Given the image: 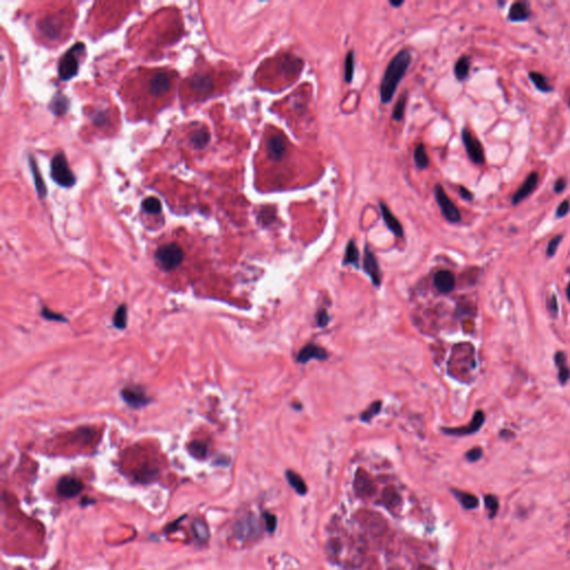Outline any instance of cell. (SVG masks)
I'll list each match as a JSON object with an SVG mask.
<instances>
[{
  "label": "cell",
  "instance_id": "cell-1",
  "mask_svg": "<svg viewBox=\"0 0 570 570\" xmlns=\"http://www.w3.org/2000/svg\"><path fill=\"white\" fill-rule=\"evenodd\" d=\"M175 84V74L168 71H142L131 78L126 88V99L137 110L152 112L156 106L166 103Z\"/></svg>",
  "mask_w": 570,
  "mask_h": 570
},
{
  "label": "cell",
  "instance_id": "cell-2",
  "mask_svg": "<svg viewBox=\"0 0 570 570\" xmlns=\"http://www.w3.org/2000/svg\"><path fill=\"white\" fill-rule=\"evenodd\" d=\"M411 60V53L408 49H403L389 62L380 84V99L382 104H389L391 102L399 84L409 70Z\"/></svg>",
  "mask_w": 570,
  "mask_h": 570
},
{
  "label": "cell",
  "instance_id": "cell-3",
  "mask_svg": "<svg viewBox=\"0 0 570 570\" xmlns=\"http://www.w3.org/2000/svg\"><path fill=\"white\" fill-rule=\"evenodd\" d=\"M155 260L163 271H173L183 262L184 250L175 242L163 244L156 250Z\"/></svg>",
  "mask_w": 570,
  "mask_h": 570
},
{
  "label": "cell",
  "instance_id": "cell-4",
  "mask_svg": "<svg viewBox=\"0 0 570 570\" xmlns=\"http://www.w3.org/2000/svg\"><path fill=\"white\" fill-rule=\"evenodd\" d=\"M52 176L56 183L64 187L75 184V176L70 170L64 154H57L52 162Z\"/></svg>",
  "mask_w": 570,
  "mask_h": 570
},
{
  "label": "cell",
  "instance_id": "cell-5",
  "mask_svg": "<svg viewBox=\"0 0 570 570\" xmlns=\"http://www.w3.org/2000/svg\"><path fill=\"white\" fill-rule=\"evenodd\" d=\"M435 196L444 218L450 223H459L461 221L460 211L454 205L452 200L449 198L447 193L444 192L443 187L440 184H437L435 186Z\"/></svg>",
  "mask_w": 570,
  "mask_h": 570
},
{
  "label": "cell",
  "instance_id": "cell-6",
  "mask_svg": "<svg viewBox=\"0 0 570 570\" xmlns=\"http://www.w3.org/2000/svg\"><path fill=\"white\" fill-rule=\"evenodd\" d=\"M462 142L465 145L466 152L469 158L472 163L477 165H481L485 163V150L480 141L472 135L468 128L462 129Z\"/></svg>",
  "mask_w": 570,
  "mask_h": 570
},
{
  "label": "cell",
  "instance_id": "cell-7",
  "mask_svg": "<svg viewBox=\"0 0 570 570\" xmlns=\"http://www.w3.org/2000/svg\"><path fill=\"white\" fill-rule=\"evenodd\" d=\"M84 49V46L81 43H77L73 49L68 52L65 57L61 59L59 65V76L61 79L67 80L72 78L75 74L77 73L78 70V58L77 56L80 54V50Z\"/></svg>",
  "mask_w": 570,
  "mask_h": 570
},
{
  "label": "cell",
  "instance_id": "cell-8",
  "mask_svg": "<svg viewBox=\"0 0 570 570\" xmlns=\"http://www.w3.org/2000/svg\"><path fill=\"white\" fill-rule=\"evenodd\" d=\"M122 398L131 408H143L150 402L145 390L142 386H126L122 390Z\"/></svg>",
  "mask_w": 570,
  "mask_h": 570
},
{
  "label": "cell",
  "instance_id": "cell-9",
  "mask_svg": "<svg viewBox=\"0 0 570 570\" xmlns=\"http://www.w3.org/2000/svg\"><path fill=\"white\" fill-rule=\"evenodd\" d=\"M286 142L284 137L279 134H273L266 142V154L272 162H280L286 154Z\"/></svg>",
  "mask_w": 570,
  "mask_h": 570
},
{
  "label": "cell",
  "instance_id": "cell-10",
  "mask_svg": "<svg viewBox=\"0 0 570 570\" xmlns=\"http://www.w3.org/2000/svg\"><path fill=\"white\" fill-rule=\"evenodd\" d=\"M484 422H485L484 412L477 411L474 413L472 421L469 425H466V427H460V428H443L442 431L446 435H450V436H457V437L468 436L478 432L481 429L482 425H484Z\"/></svg>",
  "mask_w": 570,
  "mask_h": 570
},
{
  "label": "cell",
  "instance_id": "cell-11",
  "mask_svg": "<svg viewBox=\"0 0 570 570\" xmlns=\"http://www.w3.org/2000/svg\"><path fill=\"white\" fill-rule=\"evenodd\" d=\"M363 268L367 272L369 277L371 278L373 284L375 286L381 285V271L377 258H375L374 253L366 246L364 248V256H363Z\"/></svg>",
  "mask_w": 570,
  "mask_h": 570
},
{
  "label": "cell",
  "instance_id": "cell-12",
  "mask_svg": "<svg viewBox=\"0 0 570 570\" xmlns=\"http://www.w3.org/2000/svg\"><path fill=\"white\" fill-rule=\"evenodd\" d=\"M84 489V484L79 479L74 477L61 478L57 485V491L61 497L73 498L77 496Z\"/></svg>",
  "mask_w": 570,
  "mask_h": 570
},
{
  "label": "cell",
  "instance_id": "cell-13",
  "mask_svg": "<svg viewBox=\"0 0 570 570\" xmlns=\"http://www.w3.org/2000/svg\"><path fill=\"white\" fill-rule=\"evenodd\" d=\"M539 183V175L537 172H532L529 174V176L526 178L522 185L519 187V190L513 194L512 196V205H517L525 198H527L530 194L536 190V187Z\"/></svg>",
  "mask_w": 570,
  "mask_h": 570
},
{
  "label": "cell",
  "instance_id": "cell-14",
  "mask_svg": "<svg viewBox=\"0 0 570 570\" xmlns=\"http://www.w3.org/2000/svg\"><path fill=\"white\" fill-rule=\"evenodd\" d=\"M259 534V523L254 518H245L235 525V536L241 540H248Z\"/></svg>",
  "mask_w": 570,
  "mask_h": 570
},
{
  "label": "cell",
  "instance_id": "cell-15",
  "mask_svg": "<svg viewBox=\"0 0 570 570\" xmlns=\"http://www.w3.org/2000/svg\"><path fill=\"white\" fill-rule=\"evenodd\" d=\"M379 205H380L382 218H383L386 227L389 229L397 237H403L404 231H403L402 224H401L398 218L393 215V213L389 209V206H387L384 202H380Z\"/></svg>",
  "mask_w": 570,
  "mask_h": 570
},
{
  "label": "cell",
  "instance_id": "cell-16",
  "mask_svg": "<svg viewBox=\"0 0 570 570\" xmlns=\"http://www.w3.org/2000/svg\"><path fill=\"white\" fill-rule=\"evenodd\" d=\"M312 359H317V360H321L324 361L328 359V353L327 351L324 349L320 348L315 346V344H308V346H305L302 350L300 351L299 354H298V362L301 363V364H304V363H308L310 360Z\"/></svg>",
  "mask_w": 570,
  "mask_h": 570
},
{
  "label": "cell",
  "instance_id": "cell-17",
  "mask_svg": "<svg viewBox=\"0 0 570 570\" xmlns=\"http://www.w3.org/2000/svg\"><path fill=\"white\" fill-rule=\"evenodd\" d=\"M434 282H435V285L437 287V290L439 291L440 293L448 294V293L452 292L454 290L455 279H454V275L451 273L450 271L442 270V271L437 272L435 274Z\"/></svg>",
  "mask_w": 570,
  "mask_h": 570
},
{
  "label": "cell",
  "instance_id": "cell-18",
  "mask_svg": "<svg viewBox=\"0 0 570 570\" xmlns=\"http://www.w3.org/2000/svg\"><path fill=\"white\" fill-rule=\"evenodd\" d=\"M191 88L197 95H208L213 92V78L209 74H196L191 81Z\"/></svg>",
  "mask_w": 570,
  "mask_h": 570
},
{
  "label": "cell",
  "instance_id": "cell-19",
  "mask_svg": "<svg viewBox=\"0 0 570 570\" xmlns=\"http://www.w3.org/2000/svg\"><path fill=\"white\" fill-rule=\"evenodd\" d=\"M531 15L530 5L526 2H517L510 6L508 19L512 22H520L529 19Z\"/></svg>",
  "mask_w": 570,
  "mask_h": 570
},
{
  "label": "cell",
  "instance_id": "cell-20",
  "mask_svg": "<svg viewBox=\"0 0 570 570\" xmlns=\"http://www.w3.org/2000/svg\"><path fill=\"white\" fill-rule=\"evenodd\" d=\"M192 530L193 535L195 537V539L200 543H206L210 539V530L208 525L203 520V519H195L192 523Z\"/></svg>",
  "mask_w": 570,
  "mask_h": 570
},
{
  "label": "cell",
  "instance_id": "cell-21",
  "mask_svg": "<svg viewBox=\"0 0 570 570\" xmlns=\"http://www.w3.org/2000/svg\"><path fill=\"white\" fill-rule=\"evenodd\" d=\"M282 71L284 74L290 75V76H295L301 73V70L303 68V61L298 57H293V56H287V57L282 61Z\"/></svg>",
  "mask_w": 570,
  "mask_h": 570
},
{
  "label": "cell",
  "instance_id": "cell-22",
  "mask_svg": "<svg viewBox=\"0 0 570 570\" xmlns=\"http://www.w3.org/2000/svg\"><path fill=\"white\" fill-rule=\"evenodd\" d=\"M413 161H415V164L418 170H425V168L429 167L430 161L424 144L421 143L417 145L415 152H413Z\"/></svg>",
  "mask_w": 570,
  "mask_h": 570
},
{
  "label": "cell",
  "instance_id": "cell-23",
  "mask_svg": "<svg viewBox=\"0 0 570 570\" xmlns=\"http://www.w3.org/2000/svg\"><path fill=\"white\" fill-rule=\"evenodd\" d=\"M469 72H470V58L468 56H462L454 65V76L459 81H462L469 76Z\"/></svg>",
  "mask_w": 570,
  "mask_h": 570
},
{
  "label": "cell",
  "instance_id": "cell-24",
  "mask_svg": "<svg viewBox=\"0 0 570 570\" xmlns=\"http://www.w3.org/2000/svg\"><path fill=\"white\" fill-rule=\"evenodd\" d=\"M454 496L457 497V499L459 500V503L461 504V506L463 507L465 509H475L477 507L479 506V500L478 498L474 496V494L471 493H468L465 491H460V490H453Z\"/></svg>",
  "mask_w": 570,
  "mask_h": 570
},
{
  "label": "cell",
  "instance_id": "cell-25",
  "mask_svg": "<svg viewBox=\"0 0 570 570\" xmlns=\"http://www.w3.org/2000/svg\"><path fill=\"white\" fill-rule=\"evenodd\" d=\"M556 364L558 367L559 370V381L561 384H565L566 382L570 379V369L567 364L566 355L563 352H558L555 356Z\"/></svg>",
  "mask_w": 570,
  "mask_h": 570
},
{
  "label": "cell",
  "instance_id": "cell-26",
  "mask_svg": "<svg viewBox=\"0 0 570 570\" xmlns=\"http://www.w3.org/2000/svg\"><path fill=\"white\" fill-rule=\"evenodd\" d=\"M355 70V54L354 50H350L344 59V80L346 83H352Z\"/></svg>",
  "mask_w": 570,
  "mask_h": 570
},
{
  "label": "cell",
  "instance_id": "cell-27",
  "mask_svg": "<svg viewBox=\"0 0 570 570\" xmlns=\"http://www.w3.org/2000/svg\"><path fill=\"white\" fill-rule=\"evenodd\" d=\"M359 261H360V253H359V249L358 246H356V244L353 240H351L348 243V246H347V250H346V256H344V260H343V264H352L355 266H359Z\"/></svg>",
  "mask_w": 570,
  "mask_h": 570
},
{
  "label": "cell",
  "instance_id": "cell-28",
  "mask_svg": "<svg viewBox=\"0 0 570 570\" xmlns=\"http://www.w3.org/2000/svg\"><path fill=\"white\" fill-rule=\"evenodd\" d=\"M210 140H211V136L209 131L205 128H198L194 131L193 135L191 136V144L194 148L200 149L205 147V145L210 142Z\"/></svg>",
  "mask_w": 570,
  "mask_h": 570
},
{
  "label": "cell",
  "instance_id": "cell-29",
  "mask_svg": "<svg viewBox=\"0 0 570 570\" xmlns=\"http://www.w3.org/2000/svg\"><path fill=\"white\" fill-rule=\"evenodd\" d=\"M529 78L531 79L532 83H534V85L540 92L550 93V92L554 90L553 86L549 84V81H548L547 77L544 76V75L538 73V72H530L529 73Z\"/></svg>",
  "mask_w": 570,
  "mask_h": 570
},
{
  "label": "cell",
  "instance_id": "cell-30",
  "mask_svg": "<svg viewBox=\"0 0 570 570\" xmlns=\"http://www.w3.org/2000/svg\"><path fill=\"white\" fill-rule=\"evenodd\" d=\"M286 479L289 481V484L295 489L299 494H305L308 492V487H306L304 480L301 475L295 473L292 470L286 471Z\"/></svg>",
  "mask_w": 570,
  "mask_h": 570
},
{
  "label": "cell",
  "instance_id": "cell-31",
  "mask_svg": "<svg viewBox=\"0 0 570 570\" xmlns=\"http://www.w3.org/2000/svg\"><path fill=\"white\" fill-rule=\"evenodd\" d=\"M189 451L193 457H195V458L204 459L208 457L209 449L208 446H206V443L202 441H193L189 444Z\"/></svg>",
  "mask_w": 570,
  "mask_h": 570
},
{
  "label": "cell",
  "instance_id": "cell-32",
  "mask_svg": "<svg viewBox=\"0 0 570 570\" xmlns=\"http://www.w3.org/2000/svg\"><path fill=\"white\" fill-rule=\"evenodd\" d=\"M406 93H403L398 99V102L394 105V108L392 111V118L396 122H401L404 118V111H405V105H406Z\"/></svg>",
  "mask_w": 570,
  "mask_h": 570
},
{
  "label": "cell",
  "instance_id": "cell-33",
  "mask_svg": "<svg viewBox=\"0 0 570 570\" xmlns=\"http://www.w3.org/2000/svg\"><path fill=\"white\" fill-rule=\"evenodd\" d=\"M275 217H277V212H275V209L273 206H264V208L261 209L259 218H260V222L264 225V226L272 224L275 220Z\"/></svg>",
  "mask_w": 570,
  "mask_h": 570
},
{
  "label": "cell",
  "instance_id": "cell-34",
  "mask_svg": "<svg viewBox=\"0 0 570 570\" xmlns=\"http://www.w3.org/2000/svg\"><path fill=\"white\" fill-rule=\"evenodd\" d=\"M127 324V308L126 305H121L115 312L114 327L117 329H125Z\"/></svg>",
  "mask_w": 570,
  "mask_h": 570
},
{
  "label": "cell",
  "instance_id": "cell-35",
  "mask_svg": "<svg viewBox=\"0 0 570 570\" xmlns=\"http://www.w3.org/2000/svg\"><path fill=\"white\" fill-rule=\"evenodd\" d=\"M143 208L145 212L149 214H159L162 211V205L159 200L155 197H148L143 202Z\"/></svg>",
  "mask_w": 570,
  "mask_h": 570
},
{
  "label": "cell",
  "instance_id": "cell-36",
  "mask_svg": "<svg viewBox=\"0 0 570 570\" xmlns=\"http://www.w3.org/2000/svg\"><path fill=\"white\" fill-rule=\"evenodd\" d=\"M485 505L487 510L489 511V518H494L499 510V501L493 494H488L485 497Z\"/></svg>",
  "mask_w": 570,
  "mask_h": 570
},
{
  "label": "cell",
  "instance_id": "cell-37",
  "mask_svg": "<svg viewBox=\"0 0 570 570\" xmlns=\"http://www.w3.org/2000/svg\"><path fill=\"white\" fill-rule=\"evenodd\" d=\"M381 405H382V403L380 402V401H377V402L372 403L364 412L362 413L361 420L364 421V422H369L370 420H372V419L375 416L379 415V412L381 410Z\"/></svg>",
  "mask_w": 570,
  "mask_h": 570
},
{
  "label": "cell",
  "instance_id": "cell-38",
  "mask_svg": "<svg viewBox=\"0 0 570 570\" xmlns=\"http://www.w3.org/2000/svg\"><path fill=\"white\" fill-rule=\"evenodd\" d=\"M356 488H358L359 491H361V493L366 494H371L374 490L372 482L366 475H361V477L356 478Z\"/></svg>",
  "mask_w": 570,
  "mask_h": 570
},
{
  "label": "cell",
  "instance_id": "cell-39",
  "mask_svg": "<svg viewBox=\"0 0 570 570\" xmlns=\"http://www.w3.org/2000/svg\"><path fill=\"white\" fill-rule=\"evenodd\" d=\"M263 517H264V520H265V526H266V530L270 532V534H273L277 529V517L270 512H264L263 513Z\"/></svg>",
  "mask_w": 570,
  "mask_h": 570
},
{
  "label": "cell",
  "instance_id": "cell-40",
  "mask_svg": "<svg viewBox=\"0 0 570 570\" xmlns=\"http://www.w3.org/2000/svg\"><path fill=\"white\" fill-rule=\"evenodd\" d=\"M561 240H562V235H557L549 242L548 247H547V255L549 256V258H551V256H554L556 254L557 248H558Z\"/></svg>",
  "mask_w": 570,
  "mask_h": 570
},
{
  "label": "cell",
  "instance_id": "cell-41",
  "mask_svg": "<svg viewBox=\"0 0 570 570\" xmlns=\"http://www.w3.org/2000/svg\"><path fill=\"white\" fill-rule=\"evenodd\" d=\"M482 457V449L481 448H472L471 450H469L468 452L466 453V458L469 462H475L481 459Z\"/></svg>",
  "mask_w": 570,
  "mask_h": 570
},
{
  "label": "cell",
  "instance_id": "cell-42",
  "mask_svg": "<svg viewBox=\"0 0 570 570\" xmlns=\"http://www.w3.org/2000/svg\"><path fill=\"white\" fill-rule=\"evenodd\" d=\"M569 210H570V203H569V200H567V199H566V200H563V202H561V203L559 204L558 209H557V211H556V216H557V217H563V216H566V215L568 214Z\"/></svg>",
  "mask_w": 570,
  "mask_h": 570
},
{
  "label": "cell",
  "instance_id": "cell-43",
  "mask_svg": "<svg viewBox=\"0 0 570 570\" xmlns=\"http://www.w3.org/2000/svg\"><path fill=\"white\" fill-rule=\"evenodd\" d=\"M316 320H317V324L320 325V327H327L329 323V314L327 310L318 311L316 314Z\"/></svg>",
  "mask_w": 570,
  "mask_h": 570
},
{
  "label": "cell",
  "instance_id": "cell-44",
  "mask_svg": "<svg viewBox=\"0 0 570 570\" xmlns=\"http://www.w3.org/2000/svg\"><path fill=\"white\" fill-rule=\"evenodd\" d=\"M566 185H567L566 179L562 178V177H559L558 179L555 181V185H554L555 193H561V192L565 191Z\"/></svg>",
  "mask_w": 570,
  "mask_h": 570
},
{
  "label": "cell",
  "instance_id": "cell-45",
  "mask_svg": "<svg viewBox=\"0 0 570 570\" xmlns=\"http://www.w3.org/2000/svg\"><path fill=\"white\" fill-rule=\"evenodd\" d=\"M459 194H460V196L466 200H472L473 199V194L463 186L459 187Z\"/></svg>",
  "mask_w": 570,
  "mask_h": 570
},
{
  "label": "cell",
  "instance_id": "cell-46",
  "mask_svg": "<svg viewBox=\"0 0 570 570\" xmlns=\"http://www.w3.org/2000/svg\"><path fill=\"white\" fill-rule=\"evenodd\" d=\"M185 518H186V516H183V517H181V518L177 519V520H175L174 522L170 523V525H168V527H167V529H166V530H167V531H170V532H171V531H173V530H175V529H176V528H177V526H176V525H179V523L181 522V521H183V520H184V519H185Z\"/></svg>",
  "mask_w": 570,
  "mask_h": 570
},
{
  "label": "cell",
  "instance_id": "cell-47",
  "mask_svg": "<svg viewBox=\"0 0 570 570\" xmlns=\"http://www.w3.org/2000/svg\"><path fill=\"white\" fill-rule=\"evenodd\" d=\"M404 4V2H390V5L394 8H399Z\"/></svg>",
  "mask_w": 570,
  "mask_h": 570
},
{
  "label": "cell",
  "instance_id": "cell-48",
  "mask_svg": "<svg viewBox=\"0 0 570 570\" xmlns=\"http://www.w3.org/2000/svg\"><path fill=\"white\" fill-rule=\"evenodd\" d=\"M567 297H568V299H569V301H570V284H569L568 287H567Z\"/></svg>",
  "mask_w": 570,
  "mask_h": 570
},
{
  "label": "cell",
  "instance_id": "cell-49",
  "mask_svg": "<svg viewBox=\"0 0 570 570\" xmlns=\"http://www.w3.org/2000/svg\"><path fill=\"white\" fill-rule=\"evenodd\" d=\"M569 107H570V99H569Z\"/></svg>",
  "mask_w": 570,
  "mask_h": 570
},
{
  "label": "cell",
  "instance_id": "cell-50",
  "mask_svg": "<svg viewBox=\"0 0 570 570\" xmlns=\"http://www.w3.org/2000/svg\"><path fill=\"white\" fill-rule=\"evenodd\" d=\"M16 570H22V569H20V568H19V569H16Z\"/></svg>",
  "mask_w": 570,
  "mask_h": 570
},
{
  "label": "cell",
  "instance_id": "cell-51",
  "mask_svg": "<svg viewBox=\"0 0 570 570\" xmlns=\"http://www.w3.org/2000/svg\"><path fill=\"white\" fill-rule=\"evenodd\" d=\"M429 570H431V569H429Z\"/></svg>",
  "mask_w": 570,
  "mask_h": 570
}]
</instances>
